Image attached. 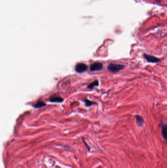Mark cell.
Wrapping results in <instances>:
<instances>
[{
  "instance_id": "1",
  "label": "cell",
  "mask_w": 167,
  "mask_h": 168,
  "mask_svg": "<svg viewBox=\"0 0 167 168\" xmlns=\"http://www.w3.org/2000/svg\"><path fill=\"white\" fill-rule=\"evenodd\" d=\"M125 67V65L123 64L110 63L108 65L107 69L111 72L116 73L121 70L124 69Z\"/></svg>"
},
{
  "instance_id": "2",
  "label": "cell",
  "mask_w": 167,
  "mask_h": 168,
  "mask_svg": "<svg viewBox=\"0 0 167 168\" xmlns=\"http://www.w3.org/2000/svg\"><path fill=\"white\" fill-rule=\"evenodd\" d=\"M87 65L86 64L82 63H77L75 66V70L78 73H84L87 70Z\"/></svg>"
},
{
  "instance_id": "3",
  "label": "cell",
  "mask_w": 167,
  "mask_h": 168,
  "mask_svg": "<svg viewBox=\"0 0 167 168\" xmlns=\"http://www.w3.org/2000/svg\"><path fill=\"white\" fill-rule=\"evenodd\" d=\"M143 56L147 62L151 63H157L159 62L160 60V59L156 58L155 56L148 55L146 53H144L143 54Z\"/></svg>"
},
{
  "instance_id": "4",
  "label": "cell",
  "mask_w": 167,
  "mask_h": 168,
  "mask_svg": "<svg viewBox=\"0 0 167 168\" xmlns=\"http://www.w3.org/2000/svg\"><path fill=\"white\" fill-rule=\"evenodd\" d=\"M103 68V64L100 62H95L90 65V70L91 71H100Z\"/></svg>"
},
{
  "instance_id": "5",
  "label": "cell",
  "mask_w": 167,
  "mask_h": 168,
  "mask_svg": "<svg viewBox=\"0 0 167 168\" xmlns=\"http://www.w3.org/2000/svg\"><path fill=\"white\" fill-rule=\"evenodd\" d=\"M63 100L62 98L58 95H53L50 97L49 101L53 103H61Z\"/></svg>"
},
{
  "instance_id": "6",
  "label": "cell",
  "mask_w": 167,
  "mask_h": 168,
  "mask_svg": "<svg viewBox=\"0 0 167 168\" xmlns=\"http://www.w3.org/2000/svg\"><path fill=\"white\" fill-rule=\"evenodd\" d=\"M161 132L163 137L167 140V125L164 123L161 124Z\"/></svg>"
},
{
  "instance_id": "7",
  "label": "cell",
  "mask_w": 167,
  "mask_h": 168,
  "mask_svg": "<svg viewBox=\"0 0 167 168\" xmlns=\"http://www.w3.org/2000/svg\"><path fill=\"white\" fill-rule=\"evenodd\" d=\"M135 119H136V124L138 125V126L141 127L143 126L145 122H144V120L142 116L140 115H136Z\"/></svg>"
},
{
  "instance_id": "8",
  "label": "cell",
  "mask_w": 167,
  "mask_h": 168,
  "mask_svg": "<svg viewBox=\"0 0 167 168\" xmlns=\"http://www.w3.org/2000/svg\"><path fill=\"white\" fill-rule=\"evenodd\" d=\"M46 106V104L43 101H39L34 105H33V107L35 108H40Z\"/></svg>"
},
{
  "instance_id": "9",
  "label": "cell",
  "mask_w": 167,
  "mask_h": 168,
  "mask_svg": "<svg viewBox=\"0 0 167 168\" xmlns=\"http://www.w3.org/2000/svg\"><path fill=\"white\" fill-rule=\"evenodd\" d=\"M99 85V81L98 80H96L92 83H90L88 85V88L89 89H92L94 87Z\"/></svg>"
},
{
  "instance_id": "10",
  "label": "cell",
  "mask_w": 167,
  "mask_h": 168,
  "mask_svg": "<svg viewBox=\"0 0 167 168\" xmlns=\"http://www.w3.org/2000/svg\"><path fill=\"white\" fill-rule=\"evenodd\" d=\"M84 102L85 103V106L87 107H90L92 105H94V104H96V103L94 102H92L91 101H90V100H88V99H85L84 100Z\"/></svg>"
}]
</instances>
